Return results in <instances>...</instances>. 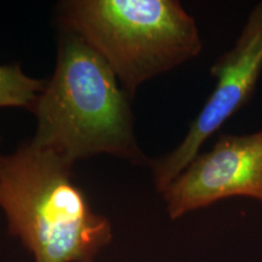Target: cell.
I'll return each instance as SVG.
<instances>
[{
	"instance_id": "cell-2",
	"label": "cell",
	"mask_w": 262,
	"mask_h": 262,
	"mask_svg": "<svg viewBox=\"0 0 262 262\" xmlns=\"http://www.w3.org/2000/svg\"><path fill=\"white\" fill-rule=\"evenodd\" d=\"M72 169L31 140L0 155V209L35 262H95L113 239L110 220L93 210Z\"/></svg>"
},
{
	"instance_id": "cell-1",
	"label": "cell",
	"mask_w": 262,
	"mask_h": 262,
	"mask_svg": "<svg viewBox=\"0 0 262 262\" xmlns=\"http://www.w3.org/2000/svg\"><path fill=\"white\" fill-rule=\"evenodd\" d=\"M129 97L107 62L62 29L55 71L31 111L37 119L31 141L71 165L98 155L145 163Z\"/></svg>"
},
{
	"instance_id": "cell-4",
	"label": "cell",
	"mask_w": 262,
	"mask_h": 262,
	"mask_svg": "<svg viewBox=\"0 0 262 262\" xmlns=\"http://www.w3.org/2000/svg\"><path fill=\"white\" fill-rule=\"evenodd\" d=\"M262 73V2L254 6L233 48L211 66L214 90L179 146L152 160L153 183L163 193L201 153L202 146L250 100Z\"/></svg>"
},
{
	"instance_id": "cell-3",
	"label": "cell",
	"mask_w": 262,
	"mask_h": 262,
	"mask_svg": "<svg viewBox=\"0 0 262 262\" xmlns=\"http://www.w3.org/2000/svg\"><path fill=\"white\" fill-rule=\"evenodd\" d=\"M58 21L107 62L130 97L203 49L194 17L178 0H68Z\"/></svg>"
},
{
	"instance_id": "cell-5",
	"label": "cell",
	"mask_w": 262,
	"mask_h": 262,
	"mask_svg": "<svg viewBox=\"0 0 262 262\" xmlns=\"http://www.w3.org/2000/svg\"><path fill=\"white\" fill-rule=\"evenodd\" d=\"M162 195L171 220L232 196L262 203V130L249 135H221Z\"/></svg>"
},
{
	"instance_id": "cell-6",
	"label": "cell",
	"mask_w": 262,
	"mask_h": 262,
	"mask_svg": "<svg viewBox=\"0 0 262 262\" xmlns=\"http://www.w3.org/2000/svg\"><path fill=\"white\" fill-rule=\"evenodd\" d=\"M45 81L29 77L19 63L0 64V108L32 111Z\"/></svg>"
}]
</instances>
